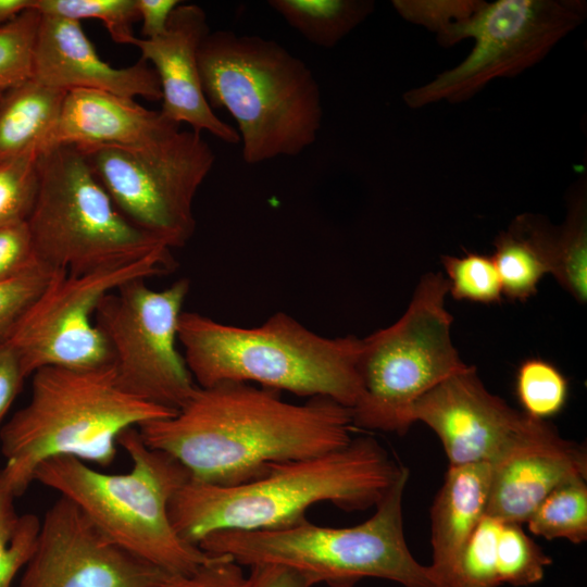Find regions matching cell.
Returning a JSON list of instances; mask_svg holds the SVG:
<instances>
[{"label":"cell","instance_id":"4","mask_svg":"<svg viewBox=\"0 0 587 587\" xmlns=\"http://www.w3.org/2000/svg\"><path fill=\"white\" fill-rule=\"evenodd\" d=\"M210 107L236 121L247 164L295 157L321 129V90L311 70L275 40L210 32L198 51Z\"/></svg>","mask_w":587,"mask_h":587},{"label":"cell","instance_id":"36","mask_svg":"<svg viewBox=\"0 0 587 587\" xmlns=\"http://www.w3.org/2000/svg\"><path fill=\"white\" fill-rule=\"evenodd\" d=\"M247 575L240 564L227 555L215 559L190 574L168 575L157 587H245Z\"/></svg>","mask_w":587,"mask_h":587},{"label":"cell","instance_id":"8","mask_svg":"<svg viewBox=\"0 0 587 587\" xmlns=\"http://www.w3.org/2000/svg\"><path fill=\"white\" fill-rule=\"evenodd\" d=\"M38 168V193L26 224L40 264L82 275L170 249L118 211L76 146L42 151Z\"/></svg>","mask_w":587,"mask_h":587},{"label":"cell","instance_id":"31","mask_svg":"<svg viewBox=\"0 0 587 587\" xmlns=\"http://www.w3.org/2000/svg\"><path fill=\"white\" fill-rule=\"evenodd\" d=\"M39 155L30 150L0 161V227L27 222L39 188Z\"/></svg>","mask_w":587,"mask_h":587},{"label":"cell","instance_id":"21","mask_svg":"<svg viewBox=\"0 0 587 587\" xmlns=\"http://www.w3.org/2000/svg\"><path fill=\"white\" fill-rule=\"evenodd\" d=\"M554 232L546 217L524 213L496 237L491 258L505 298L526 301L537 292L541 278L550 274Z\"/></svg>","mask_w":587,"mask_h":587},{"label":"cell","instance_id":"32","mask_svg":"<svg viewBox=\"0 0 587 587\" xmlns=\"http://www.w3.org/2000/svg\"><path fill=\"white\" fill-rule=\"evenodd\" d=\"M40 21L33 7L0 26V91L33 78Z\"/></svg>","mask_w":587,"mask_h":587},{"label":"cell","instance_id":"1","mask_svg":"<svg viewBox=\"0 0 587 587\" xmlns=\"http://www.w3.org/2000/svg\"><path fill=\"white\" fill-rule=\"evenodd\" d=\"M352 428L351 409L333 399L296 404L277 390L237 382L197 386L175 414L137 427L147 446L172 455L190 478L220 486L340 449L352 440Z\"/></svg>","mask_w":587,"mask_h":587},{"label":"cell","instance_id":"35","mask_svg":"<svg viewBox=\"0 0 587 587\" xmlns=\"http://www.w3.org/2000/svg\"><path fill=\"white\" fill-rule=\"evenodd\" d=\"M55 272L37 263L20 276L0 284V344L7 341L21 317L46 289Z\"/></svg>","mask_w":587,"mask_h":587},{"label":"cell","instance_id":"13","mask_svg":"<svg viewBox=\"0 0 587 587\" xmlns=\"http://www.w3.org/2000/svg\"><path fill=\"white\" fill-rule=\"evenodd\" d=\"M172 266L166 249L82 275L57 271L5 341L25 377L47 366L84 370L111 364L110 348L95 324L99 302L127 282L165 274Z\"/></svg>","mask_w":587,"mask_h":587},{"label":"cell","instance_id":"10","mask_svg":"<svg viewBox=\"0 0 587 587\" xmlns=\"http://www.w3.org/2000/svg\"><path fill=\"white\" fill-rule=\"evenodd\" d=\"M118 211L166 247H183L195 232L193 198L215 155L195 130L150 141L77 147Z\"/></svg>","mask_w":587,"mask_h":587},{"label":"cell","instance_id":"14","mask_svg":"<svg viewBox=\"0 0 587 587\" xmlns=\"http://www.w3.org/2000/svg\"><path fill=\"white\" fill-rule=\"evenodd\" d=\"M168 575L111 541L60 496L41 520L20 587H157Z\"/></svg>","mask_w":587,"mask_h":587},{"label":"cell","instance_id":"26","mask_svg":"<svg viewBox=\"0 0 587 587\" xmlns=\"http://www.w3.org/2000/svg\"><path fill=\"white\" fill-rule=\"evenodd\" d=\"M12 478L0 470V587H10L13 578L32 558L41 521L33 513L18 514Z\"/></svg>","mask_w":587,"mask_h":587},{"label":"cell","instance_id":"38","mask_svg":"<svg viewBox=\"0 0 587 587\" xmlns=\"http://www.w3.org/2000/svg\"><path fill=\"white\" fill-rule=\"evenodd\" d=\"M245 587H313L312 578L294 569L277 564L250 566Z\"/></svg>","mask_w":587,"mask_h":587},{"label":"cell","instance_id":"12","mask_svg":"<svg viewBox=\"0 0 587 587\" xmlns=\"http://www.w3.org/2000/svg\"><path fill=\"white\" fill-rule=\"evenodd\" d=\"M146 279L125 283L105 295L95 313L120 385L150 403L176 412L197 388L176 349L177 327L189 291L180 278L163 290Z\"/></svg>","mask_w":587,"mask_h":587},{"label":"cell","instance_id":"5","mask_svg":"<svg viewBox=\"0 0 587 587\" xmlns=\"http://www.w3.org/2000/svg\"><path fill=\"white\" fill-rule=\"evenodd\" d=\"M175 413L126 391L112 363L42 367L33 374L28 403L0 430L4 467L20 497L42 461L67 455L109 466L122 432Z\"/></svg>","mask_w":587,"mask_h":587},{"label":"cell","instance_id":"27","mask_svg":"<svg viewBox=\"0 0 587 587\" xmlns=\"http://www.w3.org/2000/svg\"><path fill=\"white\" fill-rule=\"evenodd\" d=\"M392 7L405 21L423 26L444 47L465 39L472 20L484 5L482 0H394Z\"/></svg>","mask_w":587,"mask_h":587},{"label":"cell","instance_id":"28","mask_svg":"<svg viewBox=\"0 0 587 587\" xmlns=\"http://www.w3.org/2000/svg\"><path fill=\"white\" fill-rule=\"evenodd\" d=\"M515 392L526 415L546 421L564 408L569 382L551 362L529 358L517 369Z\"/></svg>","mask_w":587,"mask_h":587},{"label":"cell","instance_id":"9","mask_svg":"<svg viewBox=\"0 0 587 587\" xmlns=\"http://www.w3.org/2000/svg\"><path fill=\"white\" fill-rule=\"evenodd\" d=\"M447 294L448 280L440 273L423 275L403 315L362 339L353 427L407 433L412 405L469 366L452 345Z\"/></svg>","mask_w":587,"mask_h":587},{"label":"cell","instance_id":"17","mask_svg":"<svg viewBox=\"0 0 587 587\" xmlns=\"http://www.w3.org/2000/svg\"><path fill=\"white\" fill-rule=\"evenodd\" d=\"M210 28L207 14L197 4L180 3L172 12L165 33L155 39L135 37L141 59L152 64L161 92V114L197 133L208 132L227 143H238V132L220 120L203 93L198 51Z\"/></svg>","mask_w":587,"mask_h":587},{"label":"cell","instance_id":"11","mask_svg":"<svg viewBox=\"0 0 587 587\" xmlns=\"http://www.w3.org/2000/svg\"><path fill=\"white\" fill-rule=\"evenodd\" d=\"M586 16L583 0L485 1L465 32V39H474L466 58L405 91L403 101L411 109L466 101L494 79L514 77L540 62Z\"/></svg>","mask_w":587,"mask_h":587},{"label":"cell","instance_id":"19","mask_svg":"<svg viewBox=\"0 0 587 587\" xmlns=\"http://www.w3.org/2000/svg\"><path fill=\"white\" fill-rule=\"evenodd\" d=\"M176 129L179 125L160 111L148 110L132 98L96 89H73L65 95L47 149L63 145H139Z\"/></svg>","mask_w":587,"mask_h":587},{"label":"cell","instance_id":"16","mask_svg":"<svg viewBox=\"0 0 587 587\" xmlns=\"http://www.w3.org/2000/svg\"><path fill=\"white\" fill-rule=\"evenodd\" d=\"M490 466L486 514L523 524L555 487L587 477V452L547 421L527 416Z\"/></svg>","mask_w":587,"mask_h":587},{"label":"cell","instance_id":"37","mask_svg":"<svg viewBox=\"0 0 587 587\" xmlns=\"http://www.w3.org/2000/svg\"><path fill=\"white\" fill-rule=\"evenodd\" d=\"M37 263L26 223L0 227V284Z\"/></svg>","mask_w":587,"mask_h":587},{"label":"cell","instance_id":"2","mask_svg":"<svg viewBox=\"0 0 587 587\" xmlns=\"http://www.w3.org/2000/svg\"><path fill=\"white\" fill-rule=\"evenodd\" d=\"M401 467L377 440L360 437L327 453L272 464L261 477L234 486L189 478L170 500L168 516L179 537L196 546L220 530L287 527L321 502L347 512L375 507Z\"/></svg>","mask_w":587,"mask_h":587},{"label":"cell","instance_id":"22","mask_svg":"<svg viewBox=\"0 0 587 587\" xmlns=\"http://www.w3.org/2000/svg\"><path fill=\"white\" fill-rule=\"evenodd\" d=\"M67 91L30 78L0 98V161L30 150L45 151Z\"/></svg>","mask_w":587,"mask_h":587},{"label":"cell","instance_id":"33","mask_svg":"<svg viewBox=\"0 0 587 587\" xmlns=\"http://www.w3.org/2000/svg\"><path fill=\"white\" fill-rule=\"evenodd\" d=\"M34 8L41 14L78 22L100 20L112 40L122 45H130L133 24L139 21L136 0H35Z\"/></svg>","mask_w":587,"mask_h":587},{"label":"cell","instance_id":"6","mask_svg":"<svg viewBox=\"0 0 587 587\" xmlns=\"http://www.w3.org/2000/svg\"><path fill=\"white\" fill-rule=\"evenodd\" d=\"M117 445L132 460L128 473H103L61 455L42 461L34 480L77 504L111 541L167 574H190L215 559L182 539L170 521V500L190 478L186 467L147 446L137 427L122 432Z\"/></svg>","mask_w":587,"mask_h":587},{"label":"cell","instance_id":"23","mask_svg":"<svg viewBox=\"0 0 587 587\" xmlns=\"http://www.w3.org/2000/svg\"><path fill=\"white\" fill-rule=\"evenodd\" d=\"M268 5L311 43L330 49L372 14L371 0H270Z\"/></svg>","mask_w":587,"mask_h":587},{"label":"cell","instance_id":"40","mask_svg":"<svg viewBox=\"0 0 587 587\" xmlns=\"http://www.w3.org/2000/svg\"><path fill=\"white\" fill-rule=\"evenodd\" d=\"M143 39L162 36L172 12L182 3L179 0H136Z\"/></svg>","mask_w":587,"mask_h":587},{"label":"cell","instance_id":"41","mask_svg":"<svg viewBox=\"0 0 587 587\" xmlns=\"http://www.w3.org/2000/svg\"><path fill=\"white\" fill-rule=\"evenodd\" d=\"M35 0H0V26L34 7Z\"/></svg>","mask_w":587,"mask_h":587},{"label":"cell","instance_id":"15","mask_svg":"<svg viewBox=\"0 0 587 587\" xmlns=\"http://www.w3.org/2000/svg\"><path fill=\"white\" fill-rule=\"evenodd\" d=\"M527 416L489 392L470 365L423 395L409 414L411 424L437 434L450 466L491 463Z\"/></svg>","mask_w":587,"mask_h":587},{"label":"cell","instance_id":"30","mask_svg":"<svg viewBox=\"0 0 587 587\" xmlns=\"http://www.w3.org/2000/svg\"><path fill=\"white\" fill-rule=\"evenodd\" d=\"M552 560L524 532L522 524L502 521L497 542V572L502 584L539 583Z\"/></svg>","mask_w":587,"mask_h":587},{"label":"cell","instance_id":"24","mask_svg":"<svg viewBox=\"0 0 587 587\" xmlns=\"http://www.w3.org/2000/svg\"><path fill=\"white\" fill-rule=\"evenodd\" d=\"M550 274L578 302L587 300V202L580 179L569 198L564 223L555 227Z\"/></svg>","mask_w":587,"mask_h":587},{"label":"cell","instance_id":"7","mask_svg":"<svg viewBox=\"0 0 587 587\" xmlns=\"http://www.w3.org/2000/svg\"><path fill=\"white\" fill-rule=\"evenodd\" d=\"M409 476L402 466L375 513L355 526H320L304 519L276 529L215 532L198 547L241 566L284 565L329 587H353L367 577L437 587L428 566L414 559L405 542L402 499Z\"/></svg>","mask_w":587,"mask_h":587},{"label":"cell","instance_id":"42","mask_svg":"<svg viewBox=\"0 0 587 587\" xmlns=\"http://www.w3.org/2000/svg\"><path fill=\"white\" fill-rule=\"evenodd\" d=\"M2 92H3V91H0V98H1Z\"/></svg>","mask_w":587,"mask_h":587},{"label":"cell","instance_id":"3","mask_svg":"<svg viewBox=\"0 0 587 587\" xmlns=\"http://www.w3.org/2000/svg\"><path fill=\"white\" fill-rule=\"evenodd\" d=\"M177 339L199 387L255 383L279 392L329 398L350 409L361 392L362 339L321 336L284 312L250 328L183 312Z\"/></svg>","mask_w":587,"mask_h":587},{"label":"cell","instance_id":"18","mask_svg":"<svg viewBox=\"0 0 587 587\" xmlns=\"http://www.w3.org/2000/svg\"><path fill=\"white\" fill-rule=\"evenodd\" d=\"M33 78L64 91L96 89L132 99H162L158 75L147 61L140 58L130 66L113 67L97 53L80 22L55 15L41 14Z\"/></svg>","mask_w":587,"mask_h":587},{"label":"cell","instance_id":"34","mask_svg":"<svg viewBox=\"0 0 587 587\" xmlns=\"http://www.w3.org/2000/svg\"><path fill=\"white\" fill-rule=\"evenodd\" d=\"M448 275V292L455 300L499 303L503 299L501 282L491 255L469 252L441 258Z\"/></svg>","mask_w":587,"mask_h":587},{"label":"cell","instance_id":"39","mask_svg":"<svg viewBox=\"0 0 587 587\" xmlns=\"http://www.w3.org/2000/svg\"><path fill=\"white\" fill-rule=\"evenodd\" d=\"M25 375L15 352L0 344V423L22 389Z\"/></svg>","mask_w":587,"mask_h":587},{"label":"cell","instance_id":"20","mask_svg":"<svg viewBox=\"0 0 587 587\" xmlns=\"http://www.w3.org/2000/svg\"><path fill=\"white\" fill-rule=\"evenodd\" d=\"M491 478L488 462L449 466L430 509L429 574L444 587L465 544L486 514Z\"/></svg>","mask_w":587,"mask_h":587},{"label":"cell","instance_id":"29","mask_svg":"<svg viewBox=\"0 0 587 587\" xmlns=\"http://www.w3.org/2000/svg\"><path fill=\"white\" fill-rule=\"evenodd\" d=\"M502 520L484 514L444 587H499L497 542Z\"/></svg>","mask_w":587,"mask_h":587},{"label":"cell","instance_id":"25","mask_svg":"<svg viewBox=\"0 0 587 587\" xmlns=\"http://www.w3.org/2000/svg\"><path fill=\"white\" fill-rule=\"evenodd\" d=\"M526 524L536 536L580 544L587 539L586 477L572 478L549 492L528 516Z\"/></svg>","mask_w":587,"mask_h":587}]
</instances>
